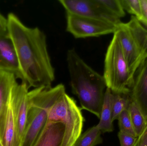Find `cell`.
<instances>
[{
  "instance_id": "cell-11",
  "label": "cell",
  "mask_w": 147,
  "mask_h": 146,
  "mask_svg": "<svg viewBox=\"0 0 147 146\" xmlns=\"http://www.w3.org/2000/svg\"><path fill=\"white\" fill-rule=\"evenodd\" d=\"M0 70L13 73L20 78L18 58L8 31L0 32Z\"/></svg>"
},
{
  "instance_id": "cell-3",
  "label": "cell",
  "mask_w": 147,
  "mask_h": 146,
  "mask_svg": "<svg viewBox=\"0 0 147 146\" xmlns=\"http://www.w3.org/2000/svg\"><path fill=\"white\" fill-rule=\"evenodd\" d=\"M66 59L71 87L79 100L81 109L100 119L107 88L103 76L90 67L74 49L67 51Z\"/></svg>"
},
{
  "instance_id": "cell-10",
  "label": "cell",
  "mask_w": 147,
  "mask_h": 146,
  "mask_svg": "<svg viewBox=\"0 0 147 146\" xmlns=\"http://www.w3.org/2000/svg\"><path fill=\"white\" fill-rule=\"evenodd\" d=\"M129 96L147 118V58L142 62L135 74Z\"/></svg>"
},
{
  "instance_id": "cell-19",
  "label": "cell",
  "mask_w": 147,
  "mask_h": 146,
  "mask_svg": "<svg viewBox=\"0 0 147 146\" xmlns=\"http://www.w3.org/2000/svg\"><path fill=\"white\" fill-rule=\"evenodd\" d=\"M124 10L134 15L140 21L142 16L140 0H120Z\"/></svg>"
},
{
  "instance_id": "cell-6",
  "label": "cell",
  "mask_w": 147,
  "mask_h": 146,
  "mask_svg": "<svg viewBox=\"0 0 147 146\" xmlns=\"http://www.w3.org/2000/svg\"><path fill=\"white\" fill-rule=\"evenodd\" d=\"M119 39L129 67L133 75L145 59L147 29L132 15L127 23L121 22L115 32Z\"/></svg>"
},
{
  "instance_id": "cell-1",
  "label": "cell",
  "mask_w": 147,
  "mask_h": 146,
  "mask_svg": "<svg viewBox=\"0 0 147 146\" xmlns=\"http://www.w3.org/2000/svg\"><path fill=\"white\" fill-rule=\"evenodd\" d=\"M8 31L18 58L20 78L28 88L51 86L55 69L47 49V37L38 27L25 25L13 13L8 15Z\"/></svg>"
},
{
  "instance_id": "cell-7",
  "label": "cell",
  "mask_w": 147,
  "mask_h": 146,
  "mask_svg": "<svg viewBox=\"0 0 147 146\" xmlns=\"http://www.w3.org/2000/svg\"><path fill=\"white\" fill-rule=\"evenodd\" d=\"M118 26L66 13V31L75 38L114 34Z\"/></svg>"
},
{
  "instance_id": "cell-17",
  "label": "cell",
  "mask_w": 147,
  "mask_h": 146,
  "mask_svg": "<svg viewBox=\"0 0 147 146\" xmlns=\"http://www.w3.org/2000/svg\"><path fill=\"white\" fill-rule=\"evenodd\" d=\"M104 8L114 17L120 19L126 13L120 0H98Z\"/></svg>"
},
{
  "instance_id": "cell-8",
  "label": "cell",
  "mask_w": 147,
  "mask_h": 146,
  "mask_svg": "<svg viewBox=\"0 0 147 146\" xmlns=\"http://www.w3.org/2000/svg\"><path fill=\"white\" fill-rule=\"evenodd\" d=\"M66 13L118 26L121 21L107 12L98 0H59Z\"/></svg>"
},
{
  "instance_id": "cell-5",
  "label": "cell",
  "mask_w": 147,
  "mask_h": 146,
  "mask_svg": "<svg viewBox=\"0 0 147 146\" xmlns=\"http://www.w3.org/2000/svg\"><path fill=\"white\" fill-rule=\"evenodd\" d=\"M103 76L107 88L113 92L130 94L134 75L129 69L116 33L106 51Z\"/></svg>"
},
{
  "instance_id": "cell-4",
  "label": "cell",
  "mask_w": 147,
  "mask_h": 146,
  "mask_svg": "<svg viewBox=\"0 0 147 146\" xmlns=\"http://www.w3.org/2000/svg\"><path fill=\"white\" fill-rule=\"evenodd\" d=\"M65 92L62 84L28 91L27 118L21 146H34L46 124L49 109Z\"/></svg>"
},
{
  "instance_id": "cell-24",
  "label": "cell",
  "mask_w": 147,
  "mask_h": 146,
  "mask_svg": "<svg viewBox=\"0 0 147 146\" xmlns=\"http://www.w3.org/2000/svg\"><path fill=\"white\" fill-rule=\"evenodd\" d=\"M146 58H147V48H146Z\"/></svg>"
},
{
  "instance_id": "cell-13",
  "label": "cell",
  "mask_w": 147,
  "mask_h": 146,
  "mask_svg": "<svg viewBox=\"0 0 147 146\" xmlns=\"http://www.w3.org/2000/svg\"><path fill=\"white\" fill-rule=\"evenodd\" d=\"M111 97L112 91L107 87L105 94L100 121L96 125L97 128L103 133H111L114 131L112 120Z\"/></svg>"
},
{
  "instance_id": "cell-18",
  "label": "cell",
  "mask_w": 147,
  "mask_h": 146,
  "mask_svg": "<svg viewBox=\"0 0 147 146\" xmlns=\"http://www.w3.org/2000/svg\"><path fill=\"white\" fill-rule=\"evenodd\" d=\"M117 120L120 131L130 135L136 138L138 137L131 121L127 109L125 110L121 113Z\"/></svg>"
},
{
  "instance_id": "cell-15",
  "label": "cell",
  "mask_w": 147,
  "mask_h": 146,
  "mask_svg": "<svg viewBox=\"0 0 147 146\" xmlns=\"http://www.w3.org/2000/svg\"><path fill=\"white\" fill-rule=\"evenodd\" d=\"M131 100L129 94L115 93L112 91L111 110L113 122L118 119L122 111L127 109Z\"/></svg>"
},
{
  "instance_id": "cell-14",
  "label": "cell",
  "mask_w": 147,
  "mask_h": 146,
  "mask_svg": "<svg viewBox=\"0 0 147 146\" xmlns=\"http://www.w3.org/2000/svg\"><path fill=\"white\" fill-rule=\"evenodd\" d=\"M102 133L96 125L93 126L80 135L74 146H96L102 144Z\"/></svg>"
},
{
  "instance_id": "cell-9",
  "label": "cell",
  "mask_w": 147,
  "mask_h": 146,
  "mask_svg": "<svg viewBox=\"0 0 147 146\" xmlns=\"http://www.w3.org/2000/svg\"><path fill=\"white\" fill-rule=\"evenodd\" d=\"M29 88L25 83H16L12 91V100L16 123L17 135L20 144L24 135L27 118Z\"/></svg>"
},
{
  "instance_id": "cell-22",
  "label": "cell",
  "mask_w": 147,
  "mask_h": 146,
  "mask_svg": "<svg viewBox=\"0 0 147 146\" xmlns=\"http://www.w3.org/2000/svg\"><path fill=\"white\" fill-rule=\"evenodd\" d=\"M140 2L142 16L140 21L145 25L147 28V0H140Z\"/></svg>"
},
{
  "instance_id": "cell-2",
  "label": "cell",
  "mask_w": 147,
  "mask_h": 146,
  "mask_svg": "<svg viewBox=\"0 0 147 146\" xmlns=\"http://www.w3.org/2000/svg\"><path fill=\"white\" fill-rule=\"evenodd\" d=\"M74 99L64 93L48 111L46 124L33 146H74L84 118Z\"/></svg>"
},
{
  "instance_id": "cell-12",
  "label": "cell",
  "mask_w": 147,
  "mask_h": 146,
  "mask_svg": "<svg viewBox=\"0 0 147 146\" xmlns=\"http://www.w3.org/2000/svg\"><path fill=\"white\" fill-rule=\"evenodd\" d=\"M17 77L13 73L0 70V140L4 129L8 105Z\"/></svg>"
},
{
  "instance_id": "cell-16",
  "label": "cell",
  "mask_w": 147,
  "mask_h": 146,
  "mask_svg": "<svg viewBox=\"0 0 147 146\" xmlns=\"http://www.w3.org/2000/svg\"><path fill=\"white\" fill-rule=\"evenodd\" d=\"M135 130L138 136L142 133L146 124V118L137 105L132 100L127 108Z\"/></svg>"
},
{
  "instance_id": "cell-21",
  "label": "cell",
  "mask_w": 147,
  "mask_h": 146,
  "mask_svg": "<svg viewBox=\"0 0 147 146\" xmlns=\"http://www.w3.org/2000/svg\"><path fill=\"white\" fill-rule=\"evenodd\" d=\"M134 146H147V117L146 127L142 133L137 137Z\"/></svg>"
},
{
  "instance_id": "cell-20",
  "label": "cell",
  "mask_w": 147,
  "mask_h": 146,
  "mask_svg": "<svg viewBox=\"0 0 147 146\" xmlns=\"http://www.w3.org/2000/svg\"><path fill=\"white\" fill-rule=\"evenodd\" d=\"M121 146H134L137 138L120 131L118 133Z\"/></svg>"
},
{
  "instance_id": "cell-25",
  "label": "cell",
  "mask_w": 147,
  "mask_h": 146,
  "mask_svg": "<svg viewBox=\"0 0 147 146\" xmlns=\"http://www.w3.org/2000/svg\"><path fill=\"white\" fill-rule=\"evenodd\" d=\"M0 146H3V145L2 144L1 141V140H0Z\"/></svg>"
},
{
  "instance_id": "cell-23",
  "label": "cell",
  "mask_w": 147,
  "mask_h": 146,
  "mask_svg": "<svg viewBox=\"0 0 147 146\" xmlns=\"http://www.w3.org/2000/svg\"><path fill=\"white\" fill-rule=\"evenodd\" d=\"M8 31L7 18L0 13V32Z\"/></svg>"
}]
</instances>
